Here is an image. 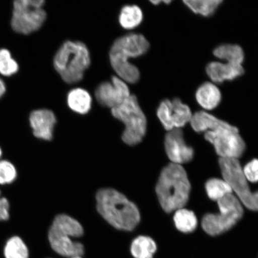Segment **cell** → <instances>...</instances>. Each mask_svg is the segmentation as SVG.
<instances>
[{
    "instance_id": "obj_1",
    "label": "cell",
    "mask_w": 258,
    "mask_h": 258,
    "mask_svg": "<svg viewBox=\"0 0 258 258\" xmlns=\"http://www.w3.org/2000/svg\"><path fill=\"white\" fill-rule=\"evenodd\" d=\"M96 202L99 214L117 230L133 231L140 223V213L137 206L117 190H99Z\"/></svg>"
},
{
    "instance_id": "obj_2",
    "label": "cell",
    "mask_w": 258,
    "mask_h": 258,
    "mask_svg": "<svg viewBox=\"0 0 258 258\" xmlns=\"http://www.w3.org/2000/svg\"><path fill=\"white\" fill-rule=\"evenodd\" d=\"M149 48V42L140 34H128L116 40L109 54L111 66L119 78L127 83H137L140 70L129 59L144 55Z\"/></svg>"
},
{
    "instance_id": "obj_3",
    "label": "cell",
    "mask_w": 258,
    "mask_h": 258,
    "mask_svg": "<svg viewBox=\"0 0 258 258\" xmlns=\"http://www.w3.org/2000/svg\"><path fill=\"white\" fill-rule=\"evenodd\" d=\"M191 184L181 165L170 163L161 171L156 191L161 208L167 213L183 208L188 201Z\"/></svg>"
},
{
    "instance_id": "obj_4",
    "label": "cell",
    "mask_w": 258,
    "mask_h": 258,
    "mask_svg": "<svg viewBox=\"0 0 258 258\" xmlns=\"http://www.w3.org/2000/svg\"><path fill=\"white\" fill-rule=\"evenodd\" d=\"M83 234V228L78 221L62 214L54 219L48 238L51 249L58 255L72 258L85 255V246L81 242L73 240V238L82 237Z\"/></svg>"
},
{
    "instance_id": "obj_5",
    "label": "cell",
    "mask_w": 258,
    "mask_h": 258,
    "mask_svg": "<svg viewBox=\"0 0 258 258\" xmlns=\"http://www.w3.org/2000/svg\"><path fill=\"white\" fill-rule=\"evenodd\" d=\"M90 63L88 48L80 41L64 42L57 50L53 60L54 69L68 84L80 82Z\"/></svg>"
},
{
    "instance_id": "obj_6",
    "label": "cell",
    "mask_w": 258,
    "mask_h": 258,
    "mask_svg": "<svg viewBox=\"0 0 258 258\" xmlns=\"http://www.w3.org/2000/svg\"><path fill=\"white\" fill-rule=\"evenodd\" d=\"M111 113L113 117L125 125L122 135L124 143L132 146L143 141L146 134L147 121L136 96L131 95L120 105L111 109Z\"/></svg>"
},
{
    "instance_id": "obj_7",
    "label": "cell",
    "mask_w": 258,
    "mask_h": 258,
    "mask_svg": "<svg viewBox=\"0 0 258 258\" xmlns=\"http://www.w3.org/2000/svg\"><path fill=\"white\" fill-rule=\"evenodd\" d=\"M205 138L214 145L220 159H238L246 149L238 128L220 119L205 132Z\"/></svg>"
},
{
    "instance_id": "obj_8",
    "label": "cell",
    "mask_w": 258,
    "mask_h": 258,
    "mask_svg": "<svg viewBox=\"0 0 258 258\" xmlns=\"http://www.w3.org/2000/svg\"><path fill=\"white\" fill-rule=\"evenodd\" d=\"M217 202L218 214L206 215L202 221L203 230L211 236H217L230 230L243 215L242 204L233 194Z\"/></svg>"
},
{
    "instance_id": "obj_9",
    "label": "cell",
    "mask_w": 258,
    "mask_h": 258,
    "mask_svg": "<svg viewBox=\"0 0 258 258\" xmlns=\"http://www.w3.org/2000/svg\"><path fill=\"white\" fill-rule=\"evenodd\" d=\"M43 0H17L14 3L11 26L18 34L29 35L40 30L46 20Z\"/></svg>"
},
{
    "instance_id": "obj_10",
    "label": "cell",
    "mask_w": 258,
    "mask_h": 258,
    "mask_svg": "<svg viewBox=\"0 0 258 258\" xmlns=\"http://www.w3.org/2000/svg\"><path fill=\"white\" fill-rule=\"evenodd\" d=\"M219 165L224 179L230 185L241 204L250 211L258 212V191L251 192L239 161L219 159Z\"/></svg>"
},
{
    "instance_id": "obj_11",
    "label": "cell",
    "mask_w": 258,
    "mask_h": 258,
    "mask_svg": "<svg viewBox=\"0 0 258 258\" xmlns=\"http://www.w3.org/2000/svg\"><path fill=\"white\" fill-rule=\"evenodd\" d=\"M131 95L127 83L117 76H113L110 82L101 83L95 90L99 104L111 109L120 105Z\"/></svg>"
},
{
    "instance_id": "obj_12",
    "label": "cell",
    "mask_w": 258,
    "mask_h": 258,
    "mask_svg": "<svg viewBox=\"0 0 258 258\" xmlns=\"http://www.w3.org/2000/svg\"><path fill=\"white\" fill-rule=\"evenodd\" d=\"M165 149L172 163L181 165L193 159L194 150L187 145L180 128L168 132L165 138Z\"/></svg>"
},
{
    "instance_id": "obj_13",
    "label": "cell",
    "mask_w": 258,
    "mask_h": 258,
    "mask_svg": "<svg viewBox=\"0 0 258 258\" xmlns=\"http://www.w3.org/2000/svg\"><path fill=\"white\" fill-rule=\"evenodd\" d=\"M30 122L35 137L44 141L52 140L54 127L56 123V116L52 111L47 109L32 111Z\"/></svg>"
},
{
    "instance_id": "obj_14",
    "label": "cell",
    "mask_w": 258,
    "mask_h": 258,
    "mask_svg": "<svg viewBox=\"0 0 258 258\" xmlns=\"http://www.w3.org/2000/svg\"><path fill=\"white\" fill-rule=\"evenodd\" d=\"M244 72L243 66L227 62H212L206 67V73L215 83L233 80L243 75Z\"/></svg>"
},
{
    "instance_id": "obj_15",
    "label": "cell",
    "mask_w": 258,
    "mask_h": 258,
    "mask_svg": "<svg viewBox=\"0 0 258 258\" xmlns=\"http://www.w3.org/2000/svg\"><path fill=\"white\" fill-rule=\"evenodd\" d=\"M196 98L197 102L203 109L212 110L220 104L221 93L214 84L206 82L197 90Z\"/></svg>"
},
{
    "instance_id": "obj_16",
    "label": "cell",
    "mask_w": 258,
    "mask_h": 258,
    "mask_svg": "<svg viewBox=\"0 0 258 258\" xmlns=\"http://www.w3.org/2000/svg\"><path fill=\"white\" fill-rule=\"evenodd\" d=\"M67 103L72 111L80 114H86L92 108V99L86 90L76 88L71 90L67 96Z\"/></svg>"
},
{
    "instance_id": "obj_17",
    "label": "cell",
    "mask_w": 258,
    "mask_h": 258,
    "mask_svg": "<svg viewBox=\"0 0 258 258\" xmlns=\"http://www.w3.org/2000/svg\"><path fill=\"white\" fill-rule=\"evenodd\" d=\"M157 249L156 242L153 238L147 235H140L132 240L130 253L133 258H154Z\"/></svg>"
},
{
    "instance_id": "obj_18",
    "label": "cell",
    "mask_w": 258,
    "mask_h": 258,
    "mask_svg": "<svg viewBox=\"0 0 258 258\" xmlns=\"http://www.w3.org/2000/svg\"><path fill=\"white\" fill-rule=\"evenodd\" d=\"M192 114L189 106L182 102L181 100L175 98L172 101V113H171V124L173 129L180 128L190 122Z\"/></svg>"
},
{
    "instance_id": "obj_19",
    "label": "cell",
    "mask_w": 258,
    "mask_h": 258,
    "mask_svg": "<svg viewBox=\"0 0 258 258\" xmlns=\"http://www.w3.org/2000/svg\"><path fill=\"white\" fill-rule=\"evenodd\" d=\"M214 54L226 62L242 66L244 60V54L242 48L235 44H222L215 48Z\"/></svg>"
},
{
    "instance_id": "obj_20",
    "label": "cell",
    "mask_w": 258,
    "mask_h": 258,
    "mask_svg": "<svg viewBox=\"0 0 258 258\" xmlns=\"http://www.w3.org/2000/svg\"><path fill=\"white\" fill-rule=\"evenodd\" d=\"M143 20V11L136 5L124 6L119 15V22L120 25L126 30L137 28L141 24Z\"/></svg>"
},
{
    "instance_id": "obj_21",
    "label": "cell",
    "mask_w": 258,
    "mask_h": 258,
    "mask_svg": "<svg viewBox=\"0 0 258 258\" xmlns=\"http://www.w3.org/2000/svg\"><path fill=\"white\" fill-rule=\"evenodd\" d=\"M174 222L177 230L183 233H192L198 226V219L195 214L184 208L176 211Z\"/></svg>"
},
{
    "instance_id": "obj_22",
    "label": "cell",
    "mask_w": 258,
    "mask_h": 258,
    "mask_svg": "<svg viewBox=\"0 0 258 258\" xmlns=\"http://www.w3.org/2000/svg\"><path fill=\"white\" fill-rule=\"evenodd\" d=\"M221 0H185L183 3L196 14L208 17L215 14Z\"/></svg>"
},
{
    "instance_id": "obj_23",
    "label": "cell",
    "mask_w": 258,
    "mask_h": 258,
    "mask_svg": "<svg viewBox=\"0 0 258 258\" xmlns=\"http://www.w3.org/2000/svg\"><path fill=\"white\" fill-rule=\"evenodd\" d=\"M206 189L209 198L217 202L233 194L231 186L224 179H209L206 183Z\"/></svg>"
},
{
    "instance_id": "obj_24",
    "label": "cell",
    "mask_w": 258,
    "mask_h": 258,
    "mask_svg": "<svg viewBox=\"0 0 258 258\" xmlns=\"http://www.w3.org/2000/svg\"><path fill=\"white\" fill-rule=\"evenodd\" d=\"M4 254L6 258H29L28 248L18 236L9 238L5 247Z\"/></svg>"
},
{
    "instance_id": "obj_25",
    "label": "cell",
    "mask_w": 258,
    "mask_h": 258,
    "mask_svg": "<svg viewBox=\"0 0 258 258\" xmlns=\"http://www.w3.org/2000/svg\"><path fill=\"white\" fill-rule=\"evenodd\" d=\"M18 70V64L13 59L11 52L6 48L0 49V74L10 77L14 75Z\"/></svg>"
},
{
    "instance_id": "obj_26",
    "label": "cell",
    "mask_w": 258,
    "mask_h": 258,
    "mask_svg": "<svg viewBox=\"0 0 258 258\" xmlns=\"http://www.w3.org/2000/svg\"><path fill=\"white\" fill-rule=\"evenodd\" d=\"M17 177V170L11 162L0 160V185H7L14 182Z\"/></svg>"
},
{
    "instance_id": "obj_27",
    "label": "cell",
    "mask_w": 258,
    "mask_h": 258,
    "mask_svg": "<svg viewBox=\"0 0 258 258\" xmlns=\"http://www.w3.org/2000/svg\"><path fill=\"white\" fill-rule=\"evenodd\" d=\"M171 113H172V101L169 99L161 102L157 109V114L161 124L167 131H172L171 124Z\"/></svg>"
},
{
    "instance_id": "obj_28",
    "label": "cell",
    "mask_w": 258,
    "mask_h": 258,
    "mask_svg": "<svg viewBox=\"0 0 258 258\" xmlns=\"http://www.w3.org/2000/svg\"><path fill=\"white\" fill-rule=\"evenodd\" d=\"M243 171L248 181L258 182V160L254 159L250 161L245 166Z\"/></svg>"
},
{
    "instance_id": "obj_29",
    "label": "cell",
    "mask_w": 258,
    "mask_h": 258,
    "mask_svg": "<svg viewBox=\"0 0 258 258\" xmlns=\"http://www.w3.org/2000/svg\"><path fill=\"white\" fill-rule=\"evenodd\" d=\"M10 204L5 198H0V221H8L10 217Z\"/></svg>"
},
{
    "instance_id": "obj_30",
    "label": "cell",
    "mask_w": 258,
    "mask_h": 258,
    "mask_svg": "<svg viewBox=\"0 0 258 258\" xmlns=\"http://www.w3.org/2000/svg\"><path fill=\"white\" fill-rule=\"evenodd\" d=\"M6 88L5 83L0 79V98L5 95Z\"/></svg>"
},
{
    "instance_id": "obj_31",
    "label": "cell",
    "mask_w": 258,
    "mask_h": 258,
    "mask_svg": "<svg viewBox=\"0 0 258 258\" xmlns=\"http://www.w3.org/2000/svg\"><path fill=\"white\" fill-rule=\"evenodd\" d=\"M2 156V151L1 149V148H0V157H1Z\"/></svg>"
},
{
    "instance_id": "obj_32",
    "label": "cell",
    "mask_w": 258,
    "mask_h": 258,
    "mask_svg": "<svg viewBox=\"0 0 258 258\" xmlns=\"http://www.w3.org/2000/svg\"><path fill=\"white\" fill-rule=\"evenodd\" d=\"M72 258H85V257H84L83 256H76V257H73Z\"/></svg>"
},
{
    "instance_id": "obj_33",
    "label": "cell",
    "mask_w": 258,
    "mask_h": 258,
    "mask_svg": "<svg viewBox=\"0 0 258 258\" xmlns=\"http://www.w3.org/2000/svg\"><path fill=\"white\" fill-rule=\"evenodd\" d=\"M0 195H1V191H0Z\"/></svg>"
}]
</instances>
